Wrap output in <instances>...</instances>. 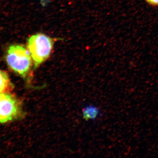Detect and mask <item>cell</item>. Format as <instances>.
I'll return each instance as SVG.
<instances>
[{"mask_svg": "<svg viewBox=\"0 0 158 158\" xmlns=\"http://www.w3.org/2000/svg\"><path fill=\"white\" fill-rule=\"evenodd\" d=\"M31 58L28 50L19 44L10 46L6 55V62L11 69L28 81L31 78Z\"/></svg>", "mask_w": 158, "mask_h": 158, "instance_id": "obj_1", "label": "cell"}, {"mask_svg": "<svg viewBox=\"0 0 158 158\" xmlns=\"http://www.w3.org/2000/svg\"><path fill=\"white\" fill-rule=\"evenodd\" d=\"M53 44L52 38L40 33L34 34L29 38L27 48L34 62V68L48 59Z\"/></svg>", "mask_w": 158, "mask_h": 158, "instance_id": "obj_2", "label": "cell"}, {"mask_svg": "<svg viewBox=\"0 0 158 158\" xmlns=\"http://www.w3.org/2000/svg\"><path fill=\"white\" fill-rule=\"evenodd\" d=\"M21 102L17 98L9 93L0 94V123L12 121L21 116Z\"/></svg>", "mask_w": 158, "mask_h": 158, "instance_id": "obj_3", "label": "cell"}, {"mask_svg": "<svg viewBox=\"0 0 158 158\" xmlns=\"http://www.w3.org/2000/svg\"><path fill=\"white\" fill-rule=\"evenodd\" d=\"M12 88L13 85L8 74L0 70V94L8 93Z\"/></svg>", "mask_w": 158, "mask_h": 158, "instance_id": "obj_4", "label": "cell"}, {"mask_svg": "<svg viewBox=\"0 0 158 158\" xmlns=\"http://www.w3.org/2000/svg\"><path fill=\"white\" fill-rule=\"evenodd\" d=\"M99 111L98 108L89 106L85 108L83 112V116L85 119H94L98 116Z\"/></svg>", "mask_w": 158, "mask_h": 158, "instance_id": "obj_5", "label": "cell"}, {"mask_svg": "<svg viewBox=\"0 0 158 158\" xmlns=\"http://www.w3.org/2000/svg\"><path fill=\"white\" fill-rule=\"evenodd\" d=\"M150 5L153 6H158V0H146Z\"/></svg>", "mask_w": 158, "mask_h": 158, "instance_id": "obj_6", "label": "cell"}]
</instances>
